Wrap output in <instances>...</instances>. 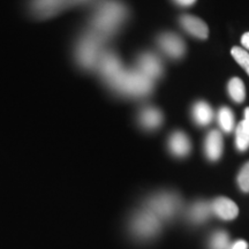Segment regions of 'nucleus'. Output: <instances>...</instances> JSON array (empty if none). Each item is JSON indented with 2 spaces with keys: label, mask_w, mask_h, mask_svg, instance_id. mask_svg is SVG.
<instances>
[{
  "label": "nucleus",
  "mask_w": 249,
  "mask_h": 249,
  "mask_svg": "<svg viewBox=\"0 0 249 249\" xmlns=\"http://www.w3.org/2000/svg\"><path fill=\"white\" fill-rule=\"evenodd\" d=\"M108 83L119 91L134 96L147 95L152 88V80L141 71H126L124 67Z\"/></svg>",
  "instance_id": "nucleus-2"
},
{
  "label": "nucleus",
  "mask_w": 249,
  "mask_h": 249,
  "mask_svg": "<svg viewBox=\"0 0 249 249\" xmlns=\"http://www.w3.org/2000/svg\"><path fill=\"white\" fill-rule=\"evenodd\" d=\"M235 143L239 151H246L249 148V130L246 128L242 121L236 127Z\"/></svg>",
  "instance_id": "nucleus-16"
},
{
  "label": "nucleus",
  "mask_w": 249,
  "mask_h": 249,
  "mask_svg": "<svg viewBox=\"0 0 249 249\" xmlns=\"http://www.w3.org/2000/svg\"><path fill=\"white\" fill-rule=\"evenodd\" d=\"M193 117L196 124L200 126H207L213 120V113L210 105L205 102H197L193 107Z\"/></svg>",
  "instance_id": "nucleus-12"
},
{
  "label": "nucleus",
  "mask_w": 249,
  "mask_h": 249,
  "mask_svg": "<svg viewBox=\"0 0 249 249\" xmlns=\"http://www.w3.org/2000/svg\"><path fill=\"white\" fill-rule=\"evenodd\" d=\"M229 93L236 103H242L246 98V88L244 82L239 77H233L229 82Z\"/></svg>",
  "instance_id": "nucleus-14"
},
{
  "label": "nucleus",
  "mask_w": 249,
  "mask_h": 249,
  "mask_svg": "<svg viewBox=\"0 0 249 249\" xmlns=\"http://www.w3.org/2000/svg\"><path fill=\"white\" fill-rule=\"evenodd\" d=\"M231 249H248V244L245 240H238L232 245Z\"/></svg>",
  "instance_id": "nucleus-21"
},
{
  "label": "nucleus",
  "mask_w": 249,
  "mask_h": 249,
  "mask_svg": "<svg viewBox=\"0 0 249 249\" xmlns=\"http://www.w3.org/2000/svg\"><path fill=\"white\" fill-rule=\"evenodd\" d=\"M218 120H219V124L224 132H232L233 127H234V116L229 107H224L220 108L219 113H218Z\"/></svg>",
  "instance_id": "nucleus-17"
},
{
  "label": "nucleus",
  "mask_w": 249,
  "mask_h": 249,
  "mask_svg": "<svg viewBox=\"0 0 249 249\" xmlns=\"http://www.w3.org/2000/svg\"><path fill=\"white\" fill-rule=\"evenodd\" d=\"M170 150L178 157H185L191 151V141L182 132H176L171 135L169 141Z\"/></svg>",
  "instance_id": "nucleus-10"
},
{
  "label": "nucleus",
  "mask_w": 249,
  "mask_h": 249,
  "mask_svg": "<svg viewBox=\"0 0 249 249\" xmlns=\"http://www.w3.org/2000/svg\"><path fill=\"white\" fill-rule=\"evenodd\" d=\"M158 44L160 49L169 55L170 58L179 59L181 58L186 51V46L183 40L178 35L174 34H163L158 38Z\"/></svg>",
  "instance_id": "nucleus-4"
},
{
  "label": "nucleus",
  "mask_w": 249,
  "mask_h": 249,
  "mask_svg": "<svg viewBox=\"0 0 249 249\" xmlns=\"http://www.w3.org/2000/svg\"><path fill=\"white\" fill-rule=\"evenodd\" d=\"M231 54L233 58L235 59V61L238 62L240 66L246 71V73L249 75V53L247 51H245L244 49L240 46H234L231 50Z\"/></svg>",
  "instance_id": "nucleus-18"
},
{
  "label": "nucleus",
  "mask_w": 249,
  "mask_h": 249,
  "mask_svg": "<svg viewBox=\"0 0 249 249\" xmlns=\"http://www.w3.org/2000/svg\"><path fill=\"white\" fill-rule=\"evenodd\" d=\"M180 24L189 35L200 39H207L209 36V28L200 18L193 15H182L180 18Z\"/></svg>",
  "instance_id": "nucleus-5"
},
{
  "label": "nucleus",
  "mask_w": 249,
  "mask_h": 249,
  "mask_svg": "<svg viewBox=\"0 0 249 249\" xmlns=\"http://www.w3.org/2000/svg\"><path fill=\"white\" fill-rule=\"evenodd\" d=\"M179 202L173 195L156 196L150 202V205L155 213H158L161 217H170L177 211Z\"/></svg>",
  "instance_id": "nucleus-7"
},
{
  "label": "nucleus",
  "mask_w": 249,
  "mask_h": 249,
  "mask_svg": "<svg viewBox=\"0 0 249 249\" xmlns=\"http://www.w3.org/2000/svg\"><path fill=\"white\" fill-rule=\"evenodd\" d=\"M205 155L210 160H218L223 154V138L218 130H211L205 140Z\"/></svg>",
  "instance_id": "nucleus-9"
},
{
  "label": "nucleus",
  "mask_w": 249,
  "mask_h": 249,
  "mask_svg": "<svg viewBox=\"0 0 249 249\" xmlns=\"http://www.w3.org/2000/svg\"><path fill=\"white\" fill-rule=\"evenodd\" d=\"M242 123H244L246 128L249 130V107H247L245 110V119L242 120Z\"/></svg>",
  "instance_id": "nucleus-24"
},
{
  "label": "nucleus",
  "mask_w": 249,
  "mask_h": 249,
  "mask_svg": "<svg viewBox=\"0 0 249 249\" xmlns=\"http://www.w3.org/2000/svg\"><path fill=\"white\" fill-rule=\"evenodd\" d=\"M177 4L180 6H183V7H188V6L194 5L196 2V0H174Z\"/></svg>",
  "instance_id": "nucleus-22"
},
{
  "label": "nucleus",
  "mask_w": 249,
  "mask_h": 249,
  "mask_svg": "<svg viewBox=\"0 0 249 249\" xmlns=\"http://www.w3.org/2000/svg\"><path fill=\"white\" fill-rule=\"evenodd\" d=\"M211 204L209 205L205 202H198V203L194 204L191 210V218L195 223H202L207 219L208 216L210 214Z\"/></svg>",
  "instance_id": "nucleus-15"
},
{
  "label": "nucleus",
  "mask_w": 249,
  "mask_h": 249,
  "mask_svg": "<svg viewBox=\"0 0 249 249\" xmlns=\"http://www.w3.org/2000/svg\"><path fill=\"white\" fill-rule=\"evenodd\" d=\"M139 71H141L149 79H157L163 73V66L160 58L152 53H144L139 58Z\"/></svg>",
  "instance_id": "nucleus-6"
},
{
  "label": "nucleus",
  "mask_w": 249,
  "mask_h": 249,
  "mask_svg": "<svg viewBox=\"0 0 249 249\" xmlns=\"http://www.w3.org/2000/svg\"><path fill=\"white\" fill-rule=\"evenodd\" d=\"M68 4L74 5V4H81V2H85L87 0H67Z\"/></svg>",
  "instance_id": "nucleus-25"
},
{
  "label": "nucleus",
  "mask_w": 249,
  "mask_h": 249,
  "mask_svg": "<svg viewBox=\"0 0 249 249\" xmlns=\"http://www.w3.org/2000/svg\"><path fill=\"white\" fill-rule=\"evenodd\" d=\"M241 44L245 46L246 49L249 50V33H246L241 37Z\"/></svg>",
  "instance_id": "nucleus-23"
},
{
  "label": "nucleus",
  "mask_w": 249,
  "mask_h": 249,
  "mask_svg": "<svg viewBox=\"0 0 249 249\" xmlns=\"http://www.w3.org/2000/svg\"><path fill=\"white\" fill-rule=\"evenodd\" d=\"M134 229L139 234L148 236L154 234L158 230V222L154 214L143 213L140 214L134 222Z\"/></svg>",
  "instance_id": "nucleus-11"
},
{
  "label": "nucleus",
  "mask_w": 249,
  "mask_h": 249,
  "mask_svg": "<svg viewBox=\"0 0 249 249\" xmlns=\"http://www.w3.org/2000/svg\"><path fill=\"white\" fill-rule=\"evenodd\" d=\"M211 209L224 220H233L238 217L239 209L234 202L227 197H217L211 203Z\"/></svg>",
  "instance_id": "nucleus-8"
},
{
  "label": "nucleus",
  "mask_w": 249,
  "mask_h": 249,
  "mask_svg": "<svg viewBox=\"0 0 249 249\" xmlns=\"http://www.w3.org/2000/svg\"><path fill=\"white\" fill-rule=\"evenodd\" d=\"M127 17V9L118 0H105L96 9L90 22L89 34L102 42L119 29Z\"/></svg>",
  "instance_id": "nucleus-1"
},
{
  "label": "nucleus",
  "mask_w": 249,
  "mask_h": 249,
  "mask_svg": "<svg viewBox=\"0 0 249 249\" xmlns=\"http://www.w3.org/2000/svg\"><path fill=\"white\" fill-rule=\"evenodd\" d=\"M140 121H141V124L145 128L155 129L161 124L163 116H161L160 111L157 110V108L148 107L144 108L142 113L140 114Z\"/></svg>",
  "instance_id": "nucleus-13"
},
{
  "label": "nucleus",
  "mask_w": 249,
  "mask_h": 249,
  "mask_svg": "<svg viewBox=\"0 0 249 249\" xmlns=\"http://www.w3.org/2000/svg\"><path fill=\"white\" fill-rule=\"evenodd\" d=\"M211 249H229L230 248V239L227 233L217 232L214 233L211 238Z\"/></svg>",
  "instance_id": "nucleus-19"
},
{
  "label": "nucleus",
  "mask_w": 249,
  "mask_h": 249,
  "mask_svg": "<svg viewBox=\"0 0 249 249\" xmlns=\"http://www.w3.org/2000/svg\"><path fill=\"white\" fill-rule=\"evenodd\" d=\"M70 6L67 0H30V9L36 18H51Z\"/></svg>",
  "instance_id": "nucleus-3"
},
{
  "label": "nucleus",
  "mask_w": 249,
  "mask_h": 249,
  "mask_svg": "<svg viewBox=\"0 0 249 249\" xmlns=\"http://www.w3.org/2000/svg\"><path fill=\"white\" fill-rule=\"evenodd\" d=\"M238 183L244 193H249V161L246 163L238 176Z\"/></svg>",
  "instance_id": "nucleus-20"
}]
</instances>
